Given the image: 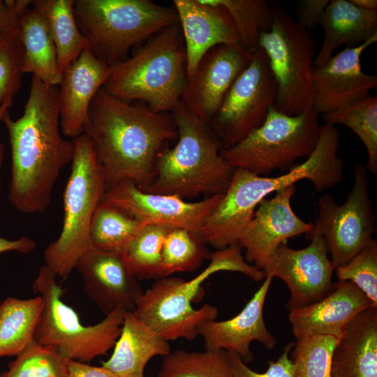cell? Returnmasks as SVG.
Masks as SVG:
<instances>
[{"label": "cell", "instance_id": "16", "mask_svg": "<svg viewBox=\"0 0 377 377\" xmlns=\"http://www.w3.org/2000/svg\"><path fill=\"white\" fill-rule=\"evenodd\" d=\"M253 52L241 43L210 49L187 80L182 107L209 124L234 81L250 63Z\"/></svg>", "mask_w": 377, "mask_h": 377}, {"label": "cell", "instance_id": "15", "mask_svg": "<svg viewBox=\"0 0 377 377\" xmlns=\"http://www.w3.org/2000/svg\"><path fill=\"white\" fill-rule=\"evenodd\" d=\"M222 195L188 202L175 195L147 193L133 183L123 181L108 188L102 201L118 207L145 225L184 228L200 235L206 219Z\"/></svg>", "mask_w": 377, "mask_h": 377}, {"label": "cell", "instance_id": "13", "mask_svg": "<svg viewBox=\"0 0 377 377\" xmlns=\"http://www.w3.org/2000/svg\"><path fill=\"white\" fill-rule=\"evenodd\" d=\"M314 225L323 236L335 268L346 264L372 238L375 215L366 166L356 164L354 184L346 200L338 204L330 195L318 201Z\"/></svg>", "mask_w": 377, "mask_h": 377}, {"label": "cell", "instance_id": "7", "mask_svg": "<svg viewBox=\"0 0 377 377\" xmlns=\"http://www.w3.org/2000/svg\"><path fill=\"white\" fill-rule=\"evenodd\" d=\"M73 12L91 50L110 66L138 43L179 24L174 7L151 0H74Z\"/></svg>", "mask_w": 377, "mask_h": 377}, {"label": "cell", "instance_id": "12", "mask_svg": "<svg viewBox=\"0 0 377 377\" xmlns=\"http://www.w3.org/2000/svg\"><path fill=\"white\" fill-rule=\"evenodd\" d=\"M276 93L267 57L258 47L209 122L223 149L236 145L263 124L275 104Z\"/></svg>", "mask_w": 377, "mask_h": 377}, {"label": "cell", "instance_id": "32", "mask_svg": "<svg viewBox=\"0 0 377 377\" xmlns=\"http://www.w3.org/2000/svg\"><path fill=\"white\" fill-rule=\"evenodd\" d=\"M171 228L144 225L128 243L121 256L127 269L138 281L160 279L163 245Z\"/></svg>", "mask_w": 377, "mask_h": 377}, {"label": "cell", "instance_id": "31", "mask_svg": "<svg viewBox=\"0 0 377 377\" xmlns=\"http://www.w3.org/2000/svg\"><path fill=\"white\" fill-rule=\"evenodd\" d=\"M325 124H342L350 128L364 144L368 156L367 168L377 173V97H368L332 112L322 114Z\"/></svg>", "mask_w": 377, "mask_h": 377}, {"label": "cell", "instance_id": "45", "mask_svg": "<svg viewBox=\"0 0 377 377\" xmlns=\"http://www.w3.org/2000/svg\"><path fill=\"white\" fill-rule=\"evenodd\" d=\"M357 7L367 10H377L376 0H350Z\"/></svg>", "mask_w": 377, "mask_h": 377}, {"label": "cell", "instance_id": "20", "mask_svg": "<svg viewBox=\"0 0 377 377\" xmlns=\"http://www.w3.org/2000/svg\"><path fill=\"white\" fill-rule=\"evenodd\" d=\"M110 73V66L89 47L63 71L58 106L61 132L65 138L73 140L84 133L92 100Z\"/></svg>", "mask_w": 377, "mask_h": 377}, {"label": "cell", "instance_id": "41", "mask_svg": "<svg viewBox=\"0 0 377 377\" xmlns=\"http://www.w3.org/2000/svg\"><path fill=\"white\" fill-rule=\"evenodd\" d=\"M330 0H300L297 1V22L309 30L320 24Z\"/></svg>", "mask_w": 377, "mask_h": 377}, {"label": "cell", "instance_id": "27", "mask_svg": "<svg viewBox=\"0 0 377 377\" xmlns=\"http://www.w3.org/2000/svg\"><path fill=\"white\" fill-rule=\"evenodd\" d=\"M320 25L324 38L313 61L315 67L325 64L341 45L353 47L377 34V10L362 9L350 0H332Z\"/></svg>", "mask_w": 377, "mask_h": 377}, {"label": "cell", "instance_id": "35", "mask_svg": "<svg viewBox=\"0 0 377 377\" xmlns=\"http://www.w3.org/2000/svg\"><path fill=\"white\" fill-rule=\"evenodd\" d=\"M223 7L235 25L240 43L248 51L258 48L261 32L268 31L273 20L272 8L265 0H212Z\"/></svg>", "mask_w": 377, "mask_h": 377}, {"label": "cell", "instance_id": "26", "mask_svg": "<svg viewBox=\"0 0 377 377\" xmlns=\"http://www.w3.org/2000/svg\"><path fill=\"white\" fill-rule=\"evenodd\" d=\"M170 352L168 341L133 312H125L113 353L101 364L119 377H145V367L152 357Z\"/></svg>", "mask_w": 377, "mask_h": 377}, {"label": "cell", "instance_id": "44", "mask_svg": "<svg viewBox=\"0 0 377 377\" xmlns=\"http://www.w3.org/2000/svg\"><path fill=\"white\" fill-rule=\"evenodd\" d=\"M17 17V1L0 0V31Z\"/></svg>", "mask_w": 377, "mask_h": 377}, {"label": "cell", "instance_id": "22", "mask_svg": "<svg viewBox=\"0 0 377 377\" xmlns=\"http://www.w3.org/2000/svg\"><path fill=\"white\" fill-rule=\"evenodd\" d=\"M184 41L187 78L205 54L219 45L241 43L226 10L212 0H174Z\"/></svg>", "mask_w": 377, "mask_h": 377}, {"label": "cell", "instance_id": "24", "mask_svg": "<svg viewBox=\"0 0 377 377\" xmlns=\"http://www.w3.org/2000/svg\"><path fill=\"white\" fill-rule=\"evenodd\" d=\"M331 377H377V307L357 315L334 349Z\"/></svg>", "mask_w": 377, "mask_h": 377}, {"label": "cell", "instance_id": "11", "mask_svg": "<svg viewBox=\"0 0 377 377\" xmlns=\"http://www.w3.org/2000/svg\"><path fill=\"white\" fill-rule=\"evenodd\" d=\"M272 13L271 27L260 33L258 47L265 52L276 82L274 107L298 115L312 108L316 41L309 30L285 10L275 8Z\"/></svg>", "mask_w": 377, "mask_h": 377}, {"label": "cell", "instance_id": "40", "mask_svg": "<svg viewBox=\"0 0 377 377\" xmlns=\"http://www.w3.org/2000/svg\"><path fill=\"white\" fill-rule=\"evenodd\" d=\"M294 343L286 345L276 361H269L264 373L251 370L235 353L227 351L230 377H294L295 368L289 357Z\"/></svg>", "mask_w": 377, "mask_h": 377}, {"label": "cell", "instance_id": "10", "mask_svg": "<svg viewBox=\"0 0 377 377\" xmlns=\"http://www.w3.org/2000/svg\"><path fill=\"white\" fill-rule=\"evenodd\" d=\"M319 114L311 108L290 116L271 107L261 126L221 154L233 169L258 175L287 170L314 150L320 131Z\"/></svg>", "mask_w": 377, "mask_h": 377}, {"label": "cell", "instance_id": "3", "mask_svg": "<svg viewBox=\"0 0 377 377\" xmlns=\"http://www.w3.org/2000/svg\"><path fill=\"white\" fill-rule=\"evenodd\" d=\"M339 132L331 124L321 126L316 146L302 163L276 177L258 175L234 169L230 183L219 202L206 219L200 236L216 250L237 244L259 203L269 194L309 179L318 192L330 189L343 178V161L338 156Z\"/></svg>", "mask_w": 377, "mask_h": 377}, {"label": "cell", "instance_id": "29", "mask_svg": "<svg viewBox=\"0 0 377 377\" xmlns=\"http://www.w3.org/2000/svg\"><path fill=\"white\" fill-rule=\"evenodd\" d=\"M54 43L59 68L63 71L89 47L73 12L74 0H36Z\"/></svg>", "mask_w": 377, "mask_h": 377}, {"label": "cell", "instance_id": "42", "mask_svg": "<svg viewBox=\"0 0 377 377\" xmlns=\"http://www.w3.org/2000/svg\"><path fill=\"white\" fill-rule=\"evenodd\" d=\"M71 377H119L103 367L91 366L87 363L68 360Z\"/></svg>", "mask_w": 377, "mask_h": 377}, {"label": "cell", "instance_id": "19", "mask_svg": "<svg viewBox=\"0 0 377 377\" xmlns=\"http://www.w3.org/2000/svg\"><path fill=\"white\" fill-rule=\"evenodd\" d=\"M75 268L88 297L105 316L117 309L132 312L144 291L121 255L92 247L79 259Z\"/></svg>", "mask_w": 377, "mask_h": 377}, {"label": "cell", "instance_id": "17", "mask_svg": "<svg viewBox=\"0 0 377 377\" xmlns=\"http://www.w3.org/2000/svg\"><path fill=\"white\" fill-rule=\"evenodd\" d=\"M295 184L276 191L274 197L263 199L242 231L237 244L245 250L246 261L259 269L278 247L288 239L312 232L314 223L299 218L291 207Z\"/></svg>", "mask_w": 377, "mask_h": 377}, {"label": "cell", "instance_id": "46", "mask_svg": "<svg viewBox=\"0 0 377 377\" xmlns=\"http://www.w3.org/2000/svg\"><path fill=\"white\" fill-rule=\"evenodd\" d=\"M12 103H13L12 100L8 101L2 106L0 107V123L2 121V119L5 113L9 110ZM3 151H4V146L3 144L0 143V170H1L3 158ZM0 184H1V181H0Z\"/></svg>", "mask_w": 377, "mask_h": 377}, {"label": "cell", "instance_id": "33", "mask_svg": "<svg viewBox=\"0 0 377 377\" xmlns=\"http://www.w3.org/2000/svg\"><path fill=\"white\" fill-rule=\"evenodd\" d=\"M157 377H230L227 351L176 350L164 356Z\"/></svg>", "mask_w": 377, "mask_h": 377}, {"label": "cell", "instance_id": "21", "mask_svg": "<svg viewBox=\"0 0 377 377\" xmlns=\"http://www.w3.org/2000/svg\"><path fill=\"white\" fill-rule=\"evenodd\" d=\"M273 278L267 276L243 309L233 318L221 321L209 320L198 328L203 339L205 350H226L237 353L244 363L253 359L251 342H260L267 349H273L276 340L268 331L264 320L263 309L267 294Z\"/></svg>", "mask_w": 377, "mask_h": 377}, {"label": "cell", "instance_id": "9", "mask_svg": "<svg viewBox=\"0 0 377 377\" xmlns=\"http://www.w3.org/2000/svg\"><path fill=\"white\" fill-rule=\"evenodd\" d=\"M57 278L43 265L33 283V291L43 301L35 330V341L55 347L68 360L89 364L114 347L121 332L125 311L117 309L101 322L84 326L77 312L62 301L64 290Z\"/></svg>", "mask_w": 377, "mask_h": 377}, {"label": "cell", "instance_id": "1", "mask_svg": "<svg viewBox=\"0 0 377 377\" xmlns=\"http://www.w3.org/2000/svg\"><path fill=\"white\" fill-rule=\"evenodd\" d=\"M58 91L32 76L22 116L13 119L8 110L2 119L11 150L8 200L22 213L46 210L61 170L73 161L74 144L61 132Z\"/></svg>", "mask_w": 377, "mask_h": 377}, {"label": "cell", "instance_id": "5", "mask_svg": "<svg viewBox=\"0 0 377 377\" xmlns=\"http://www.w3.org/2000/svg\"><path fill=\"white\" fill-rule=\"evenodd\" d=\"M241 249L234 244L212 253L209 265L190 281L170 276L158 279L143 291L132 312L168 341L194 340L198 327L216 320L219 313L217 308L209 304L199 309L192 305L207 278L220 271H231L242 273L255 281L265 279L263 270L246 261Z\"/></svg>", "mask_w": 377, "mask_h": 377}, {"label": "cell", "instance_id": "4", "mask_svg": "<svg viewBox=\"0 0 377 377\" xmlns=\"http://www.w3.org/2000/svg\"><path fill=\"white\" fill-rule=\"evenodd\" d=\"M172 114L178 141L158 154L153 179L142 190L182 199L223 194L234 169L221 154V142L208 124L182 106Z\"/></svg>", "mask_w": 377, "mask_h": 377}, {"label": "cell", "instance_id": "47", "mask_svg": "<svg viewBox=\"0 0 377 377\" xmlns=\"http://www.w3.org/2000/svg\"><path fill=\"white\" fill-rule=\"evenodd\" d=\"M1 301L0 300V305H1Z\"/></svg>", "mask_w": 377, "mask_h": 377}, {"label": "cell", "instance_id": "6", "mask_svg": "<svg viewBox=\"0 0 377 377\" xmlns=\"http://www.w3.org/2000/svg\"><path fill=\"white\" fill-rule=\"evenodd\" d=\"M186 57L179 24L159 31L131 57L110 66L103 89L112 96L140 101L157 113L182 107L187 83Z\"/></svg>", "mask_w": 377, "mask_h": 377}, {"label": "cell", "instance_id": "2", "mask_svg": "<svg viewBox=\"0 0 377 377\" xmlns=\"http://www.w3.org/2000/svg\"><path fill=\"white\" fill-rule=\"evenodd\" d=\"M103 170L107 189L123 181L140 188L152 180L163 143L177 135L173 119L144 103L117 98L100 89L85 128Z\"/></svg>", "mask_w": 377, "mask_h": 377}, {"label": "cell", "instance_id": "23", "mask_svg": "<svg viewBox=\"0 0 377 377\" xmlns=\"http://www.w3.org/2000/svg\"><path fill=\"white\" fill-rule=\"evenodd\" d=\"M371 306V300L353 282L338 281L322 300L290 311L288 320L295 339L325 335L339 339L349 323Z\"/></svg>", "mask_w": 377, "mask_h": 377}, {"label": "cell", "instance_id": "18", "mask_svg": "<svg viewBox=\"0 0 377 377\" xmlns=\"http://www.w3.org/2000/svg\"><path fill=\"white\" fill-rule=\"evenodd\" d=\"M377 41V34L363 43L346 47L321 66H313L312 108L319 115L332 112L370 96L377 76L363 72L360 58Z\"/></svg>", "mask_w": 377, "mask_h": 377}, {"label": "cell", "instance_id": "30", "mask_svg": "<svg viewBox=\"0 0 377 377\" xmlns=\"http://www.w3.org/2000/svg\"><path fill=\"white\" fill-rule=\"evenodd\" d=\"M144 225L118 207L101 201L90 223L91 245L100 251L121 256Z\"/></svg>", "mask_w": 377, "mask_h": 377}, {"label": "cell", "instance_id": "34", "mask_svg": "<svg viewBox=\"0 0 377 377\" xmlns=\"http://www.w3.org/2000/svg\"><path fill=\"white\" fill-rule=\"evenodd\" d=\"M205 244L199 234L184 228H171L163 245L160 279L198 268L205 258H210Z\"/></svg>", "mask_w": 377, "mask_h": 377}, {"label": "cell", "instance_id": "25", "mask_svg": "<svg viewBox=\"0 0 377 377\" xmlns=\"http://www.w3.org/2000/svg\"><path fill=\"white\" fill-rule=\"evenodd\" d=\"M23 47L22 68L44 83L59 86L61 73L45 17L34 1L17 0Z\"/></svg>", "mask_w": 377, "mask_h": 377}, {"label": "cell", "instance_id": "43", "mask_svg": "<svg viewBox=\"0 0 377 377\" xmlns=\"http://www.w3.org/2000/svg\"><path fill=\"white\" fill-rule=\"evenodd\" d=\"M36 247V242L27 237L17 239H8L0 237V253L7 251H17L22 253H29Z\"/></svg>", "mask_w": 377, "mask_h": 377}, {"label": "cell", "instance_id": "38", "mask_svg": "<svg viewBox=\"0 0 377 377\" xmlns=\"http://www.w3.org/2000/svg\"><path fill=\"white\" fill-rule=\"evenodd\" d=\"M23 47L17 17L0 31V107L13 101L24 74Z\"/></svg>", "mask_w": 377, "mask_h": 377}, {"label": "cell", "instance_id": "37", "mask_svg": "<svg viewBox=\"0 0 377 377\" xmlns=\"http://www.w3.org/2000/svg\"><path fill=\"white\" fill-rule=\"evenodd\" d=\"M339 340L325 335L296 339L290 353L294 377H331L332 356Z\"/></svg>", "mask_w": 377, "mask_h": 377}, {"label": "cell", "instance_id": "14", "mask_svg": "<svg viewBox=\"0 0 377 377\" xmlns=\"http://www.w3.org/2000/svg\"><path fill=\"white\" fill-rule=\"evenodd\" d=\"M310 244L294 249L286 242L275 249L263 271L266 276L283 280L290 290L286 309L290 311L311 305L327 295L334 288L335 267L328 257L325 240L314 225L307 236Z\"/></svg>", "mask_w": 377, "mask_h": 377}, {"label": "cell", "instance_id": "8", "mask_svg": "<svg viewBox=\"0 0 377 377\" xmlns=\"http://www.w3.org/2000/svg\"><path fill=\"white\" fill-rule=\"evenodd\" d=\"M74 155L64 192V220L59 237L44 252L45 265L57 277L66 278L93 246L89 227L107 190L103 170L89 136L72 140Z\"/></svg>", "mask_w": 377, "mask_h": 377}, {"label": "cell", "instance_id": "28", "mask_svg": "<svg viewBox=\"0 0 377 377\" xmlns=\"http://www.w3.org/2000/svg\"><path fill=\"white\" fill-rule=\"evenodd\" d=\"M43 301L40 295L22 300L8 297L0 305V357H17L35 341Z\"/></svg>", "mask_w": 377, "mask_h": 377}, {"label": "cell", "instance_id": "36", "mask_svg": "<svg viewBox=\"0 0 377 377\" xmlns=\"http://www.w3.org/2000/svg\"><path fill=\"white\" fill-rule=\"evenodd\" d=\"M0 377H71L68 360L55 347L34 341L8 364Z\"/></svg>", "mask_w": 377, "mask_h": 377}, {"label": "cell", "instance_id": "39", "mask_svg": "<svg viewBox=\"0 0 377 377\" xmlns=\"http://www.w3.org/2000/svg\"><path fill=\"white\" fill-rule=\"evenodd\" d=\"M338 281H350L377 307V242L372 238L346 264L335 268Z\"/></svg>", "mask_w": 377, "mask_h": 377}]
</instances>
